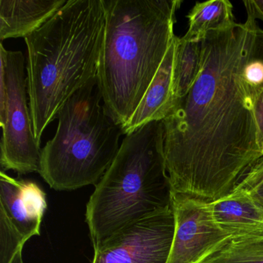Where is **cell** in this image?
I'll list each match as a JSON object with an SVG mask.
<instances>
[{
	"instance_id": "cell-14",
	"label": "cell",
	"mask_w": 263,
	"mask_h": 263,
	"mask_svg": "<svg viewBox=\"0 0 263 263\" xmlns=\"http://www.w3.org/2000/svg\"><path fill=\"white\" fill-rule=\"evenodd\" d=\"M201 69V41L192 42L186 41L183 37L176 36L172 85L174 105L177 101L184 98L190 91L199 78Z\"/></svg>"
},
{
	"instance_id": "cell-15",
	"label": "cell",
	"mask_w": 263,
	"mask_h": 263,
	"mask_svg": "<svg viewBox=\"0 0 263 263\" xmlns=\"http://www.w3.org/2000/svg\"><path fill=\"white\" fill-rule=\"evenodd\" d=\"M201 263H263V232L231 237Z\"/></svg>"
},
{
	"instance_id": "cell-19",
	"label": "cell",
	"mask_w": 263,
	"mask_h": 263,
	"mask_svg": "<svg viewBox=\"0 0 263 263\" xmlns=\"http://www.w3.org/2000/svg\"><path fill=\"white\" fill-rule=\"evenodd\" d=\"M252 109L257 130V142L263 155V88L252 98Z\"/></svg>"
},
{
	"instance_id": "cell-9",
	"label": "cell",
	"mask_w": 263,
	"mask_h": 263,
	"mask_svg": "<svg viewBox=\"0 0 263 263\" xmlns=\"http://www.w3.org/2000/svg\"><path fill=\"white\" fill-rule=\"evenodd\" d=\"M47 208L46 193L36 183L0 172V211L26 241L40 235Z\"/></svg>"
},
{
	"instance_id": "cell-3",
	"label": "cell",
	"mask_w": 263,
	"mask_h": 263,
	"mask_svg": "<svg viewBox=\"0 0 263 263\" xmlns=\"http://www.w3.org/2000/svg\"><path fill=\"white\" fill-rule=\"evenodd\" d=\"M181 0H103L105 29L97 81L107 115L123 128L158 73Z\"/></svg>"
},
{
	"instance_id": "cell-7",
	"label": "cell",
	"mask_w": 263,
	"mask_h": 263,
	"mask_svg": "<svg viewBox=\"0 0 263 263\" xmlns=\"http://www.w3.org/2000/svg\"><path fill=\"white\" fill-rule=\"evenodd\" d=\"M175 229L173 208L141 218L93 248L92 263H167Z\"/></svg>"
},
{
	"instance_id": "cell-22",
	"label": "cell",
	"mask_w": 263,
	"mask_h": 263,
	"mask_svg": "<svg viewBox=\"0 0 263 263\" xmlns=\"http://www.w3.org/2000/svg\"><path fill=\"white\" fill-rule=\"evenodd\" d=\"M22 251H20L15 255L13 259L12 260L10 263H24V258H23Z\"/></svg>"
},
{
	"instance_id": "cell-6",
	"label": "cell",
	"mask_w": 263,
	"mask_h": 263,
	"mask_svg": "<svg viewBox=\"0 0 263 263\" xmlns=\"http://www.w3.org/2000/svg\"><path fill=\"white\" fill-rule=\"evenodd\" d=\"M0 164L3 171L21 175L39 172L41 150L33 133L28 104L25 58L21 51L0 45Z\"/></svg>"
},
{
	"instance_id": "cell-16",
	"label": "cell",
	"mask_w": 263,
	"mask_h": 263,
	"mask_svg": "<svg viewBox=\"0 0 263 263\" xmlns=\"http://www.w3.org/2000/svg\"><path fill=\"white\" fill-rule=\"evenodd\" d=\"M245 78L252 98L263 88V30L255 24L248 49Z\"/></svg>"
},
{
	"instance_id": "cell-18",
	"label": "cell",
	"mask_w": 263,
	"mask_h": 263,
	"mask_svg": "<svg viewBox=\"0 0 263 263\" xmlns=\"http://www.w3.org/2000/svg\"><path fill=\"white\" fill-rule=\"evenodd\" d=\"M235 189L246 191L263 208V175L248 173Z\"/></svg>"
},
{
	"instance_id": "cell-10",
	"label": "cell",
	"mask_w": 263,
	"mask_h": 263,
	"mask_svg": "<svg viewBox=\"0 0 263 263\" xmlns=\"http://www.w3.org/2000/svg\"><path fill=\"white\" fill-rule=\"evenodd\" d=\"M67 0H0V40L27 37L53 17Z\"/></svg>"
},
{
	"instance_id": "cell-13",
	"label": "cell",
	"mask_w": 263,
	"mask_h": 263,
	"mask_svg": "<svg viewBox=\"0 0 263 263\" xmlns=\"http://www.w3.org/2000/svg\"><path fill=\"white\" fill-rule=\"evenodd\" d=\"M187 17L189 30L182 37L192 42H200L210 32L226 30L235 24L233 7L229 0L196 3Z\"/></svg>"
},
{
	"instance_id": "cell-1",
	"label": "cell",
	"mask_w": 263,
	"mask_h": 263,
	"mask_svg": "<svg viewBox=\"0 0 263 263\" xmlns=\"http://www.w3.org/2000/svg\"><path fill=\"white\" fill-rule=\"evenodd\" d=\"M256 24L235 23L201 41L199 78L162 121L172 193L209 202L227 196L263 157L244 74Z\"/></svg>"
},
{
	"instance_id": "cell-17",
	"label": "cell",
	"mask_w": 263,
	"mask_h": 263,
	"mask_svg": "<svg viewBox=\"0 0 263 263\" xmlns=\"http://www.w3.org/2000/svg\"><path fill=\"white\" fill-rule=\"evenodd\" d=\"M27 241L0 211V263H10Z\"/></svg>"
},
{
	"instance_id": "cell-21",
	"label": "cell",
	"mask_w": 263,
	"mask_h": 263,
	"mask_svg": "<svg viewBox=\"0 0 263 263\" xmlns=\"http://www.w3.org/2000/svg\"><path fill=\"white\" fill-rule=\"evenodd\" d=\"M249 173L256 174V175H263V157H261L252 168L249 171Z\"/></svg>"
},
{
	"instance_id": "cell-11",
	"label": "cell",
	"mask_w": 263,
	"mask_h": 263,
	"mask_svg": "<svg viewBox=\"0 0 263 263\" xmlns=\"http://www.w3.org/2000/svg\"><path fill=\"white\" fill-rule=\"evenodd\" d=\"M175 40L176 36L138 108L128 123L121 128L124 135H128L152 121H163L172 110Z\"/></svg>"
},
{
	"instance_id": "cell-4",
	"label": "cell",
	"mask_w": 263,
	"mask_h": 263,
	"mask_svg": "<svg viewBox=\"0 0 263 263\" xmlns=\"http://www.w3.org/2000/svg\"><path fill=\"white\" fill-rule=\"evenodd\" d=\"M172 208L164 124L152 121L126 135L111 165L95 185L86 209L93 248L128 224Z\"/></svg>"
},
{
	"instance_id": "cell-5",
	"label": "cell",
	"mask_w": 263,
	"mask_h": 263,
	"mask_svg": "<svg viewBox=\"0 0 263 263\" xmlns=\"http://www.w3.org/2000/svg\"><path fill=\"white\" fill-rule=\"evenodd\" d=\"M58 118L55 136L41 150L40 175L57 191L96 185L116 158L123 135L104 108L97 78L66 102Z\"/></svg>"
},
{
	"instance_id": "cell-12",
	"label": "cell",
	"mask_w": 263,
	"mask_h": 263,
	"mask_svg": "<svg viewBox=\"0 0 263 263\" xmlns=\"http://www.w3.org/2000/svg\"><path fill=\"white\" fill-rule=\"evenodd\" d=\"M209 206L215 223L232 237L263 232V208L246 191L235 189Z\"/></svg>"
},
{
	"instance_id": "cell-20",
	"label": "cell",
	"mask_w": 263,
	"mask_h": 263,
	"mask_svg": "<svg viewBox=\"0 0 263 263\" xmlns=\"http://www.w3.org/2000/svg\"><path fill=\"white\" fill-rule=\"evenodd\" d=\"M243 4L247 11V20L263 21V0H246L243 1Z\"/></svg>"
},
{
	"instance_id": "cell-2",
	"label": "cell",
	"mask_w": 263,
	"mask_h": 263,
	"mask_svg": "<svg viewBox=\"0 0 263 263\" xmlns=\"http://www.w3.org/2000/svg\"><path fill=\"white\" fill-rule=\"evenodd\" d=\"M105 29L103 0H67L27 36V75L33 133L46 127L67 101L97 78Z\"/></svg>"
},
{
	"instance_id": "cell-8",
	"label": "cell",
	"mask_w": 263,
	"mask_h": 263,
	"mask_svg": "<svg viewBox=\"0 0 263 263\" xmlns=\"http://www.w3.org/2000/svg\"><path fill=\"white\" fill-rule=\"evenodd\" d=\"M175 235L167 263H201L231 235L215 223L209 201L172 193Z\"/></svg>"
}]
</instances>
